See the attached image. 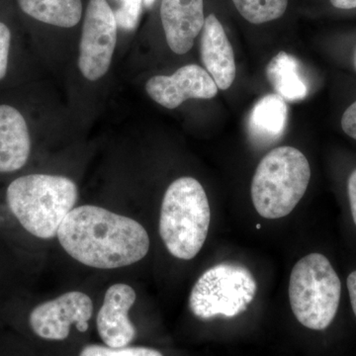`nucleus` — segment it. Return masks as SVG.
Segmentation results:
<instances>
[{
    "label": "nucleus",
    "mask_w": 356,
    "mask_h": 356,
    "mask_svg": "<svg viewBox=\"0 0 356 356\" xmlns=\"http://www.w3.org/2000/svg\"><path fill=\"white\" fill-rule=\"evenodd\" d=\"M57 236L70 257L95 268L131 266L149 250V235L139 222L98 206L74 208L60 224Z\"/></svg>",
    "instance_id": "obj_1"
},
{
    "label": "nucleus",
    "mask_w": 356,
    "mask_h": 356,
    "mask_svg": "<svg viewBox=\"0 0 356 356\" xmlns=\"http://www.w3.org/2000/svg\"><path fill=\"white\" fill-rule=\"evenodd\" d=\"M77 198L79 189L74 180L60 175H23L6 189L7 205L21 226L43 240L57 236Z\"/></svg>",
    "instance_id": "obj_2"
},
{
    "label": "nucleus",
    "mask_w": 356,
    "mask_h": 356,
    "mask_svg": "<svg viewBox=\"0 0 356 356\" xmlns=\"http://www.w3.org/2000/svg\"><path fill=\"white\" fill-rule=\"evenodd\" d=\"M211 222L207 194L195 178L175 180L161 203L159 235L170 254L191 261L203 248Z\"/></svg>",
    "instance_id": "obj_3"
},
{
    "label": "nucleus",
    "mask_w": 356,
    "mask_h": 356,
    "mask_svg": "<svg viewBox=\"0 0 356 356\" xmlns=\"http://www.w3.org/2000/svg\"><path fill=\"white\" fill-rule=\"evenodd\" d=\"M310 179L305 154L296 147H276L261 159L252 177L255 210L266 219L288 216L305 195Z\"/></svg>",
    "instance_id": "obj_4"
},
{
    "label": "nucleus",
    "mask_w": 356,
    "mask_h": 356,
    "mask_svg": "<svg viewBox=\"0 0 356 356\" xmlns=\"http://www.w3.org/2000/svg\"><path fill=\"white\" fill-rule=\"evenodd\" d=\"M341 282L324 254L314 252L300 259L291 271L289 300L300 324L313 331L330 327L339 311Z\"/></svg>",
    "instance_id": "obj_5"
},
{
    "label": "nucleus",
    "mask_w": 356,
    "mask_h": 356,
    "mask_svg": "<svg viewBox=\"0 0 356 356\" xmlns=\"http://www.w3.org/2000/svg\"><path fill=\"white\" fill-rule=\"evenodd\" d=\"M257 282L247 267L220 264L200 276L192 288L189 307L195 317L211 320L217 316L234 318L254 301Z\"/></svg>",
    "instance_id": "obj_6"
},
{
    "label": "nucleus",
    "mask_w": 356,
    "mask_h": 356,
    "mask_svg": "<svg viewBox=\"0 0 356 356\" xmlns=\"http://www.w3.org/2000/svg\"><path fill=\"white\" fill-rule=\"evenodd\" d=\"M117 32L116 17L107 0H90L84 17L77 64L84 79L96 81L108 72Z\"/></svg>",
    "instance_id": "obj_7"
},
{
    "label": "nucleus",
    "mask_w": 356,
    "mask_h": 356,
    "mask_svg": "<svg viewBox=\"0 0 356 356\" xmlns=\"http://www.w3.org/2000/svg\"><path fill=\"white\" fill-rule=\"evenodd\" d=\"M92 313L90 297L83 292H67L37 306L30 314L29 324L41 339L64 341L69 337L72 325H76L81 332L88 331Z\"/></svg>",
    "instance_id": "obj_8"
},
{
    "label": "nucleus",
    "mask_w": 356,
    "mask_h": 356,
    "mask_svg": "<svg viewBox=\"0 0 356 356\" xmlns=\"http://www.w3.org/2000/svg\"><path fill=\"white\" fill-rule=\"evenodd\" d=\"M216 83L207 70L191 64L172 76L151 77L146 83L147 95L166 109H175L188 99H211L218 95Z\"/></svg>",
    "instance_id": "obj_9"
},
{
    "label": "nucleus",
    "mask_w": 356,
    "mask_h": 356,
    "mask_svg": "<svg viewBox=\"0 0 356 356\" xmlns=\"http://www.w3.org/2000/svg\"><path fill=\"white\" fill-rule=\"evenodd\" d=\"M135 301V290L129 285L120 283L108 288L96 318L98 334L105 346L124 348L135 339L137 331L128 315Z\"/></svg>",
    "instance_id": "obj_10"
},
{
    "label": "nucleus",
    "mask_w": 356,
    "mask_h": 356,
    "mask_svg": "<svg viewBox=\"0 0 356 356\" xmlns=\"http://www.w3.org/2000/svg\"><path fill=\"white\" fill-rule=\"evenodd\" d=\"M161 18L166 42L173 53L184 55L202 31L205 15L203 0H163Z\"/></svg>",
    "instance_id": "obj_11"
},
{
    "label": "nucleus",
    "mask_w": 356,
    "mask_h": 356,
    "mask_svg": "<svg viewBox=\"0 0 356 356\" xmlns=\"http://www.w3.org/2000/svg\"><path fill=\"white\" fill-rule=\"evenodd\" d=\"M31 151V132L24 114L10 103H0V173L24 168Z\"/></svg>",
    "instance_id": "obj_12"
},
{
    "label": "nucleus",
    "mask_w": 356,
    "mask_h": 356,
    "mask_svg": "<svg viewBox=\"0 0 356 356\" xmlns=\"http://www.w3.org/2000/svg\"><path fill=\"white\" fill-rule=\"evenodd\" d=\"M201 35V60L218 88L227 90L236 79L235 54L224 28L214 14L205 18Z\"/></svg>",
    "instance_id": "obj_13"
},
{
    "label": "nucleus",
    "mask_w": 356,
    "mask_h": 356,
    "mask_svg": "<svg viewBox=\"0 0 356 356\" xmlns=\"http://www.w3.org/2000/svg\"><path fill=\"white\" fill-rule=\"evenodd\" d=\"M287 105L277 95H267L255 103L250 115L248 128L255 140L273 143L284 133Z\"/></svg>",
    "instance_id": "obj_14"
},
{
    "label": "nucleus",
    "mask_w": 356,
    "mask_h": 356,
    "mask_svg": "<svg viewBox=\"0 0 356 356\" xmlns=\"http://www.w3.org/2000/svg\"><path fill=\"white\" fill-rule=\"evenodd\" d=\"M266 74L277 95L287 102H300L308 95V86L301 76L298 60L286 51H280L271 58Z\"/></svg>",
    "instance_id": "obj_15"
},
{
    "label": "nucleus",
    "mask_w": 356,
    "mask_h": 356,
    "mask_svg": "<svg viewBox=\"0 0 356 356\" xmlns=\"http://www.w3.org/2000/svg\"><path fill=\"white\" fill-rule=\"evenodd\" d=\"M32 19L62 28L74 27L83 16L81 0H16Z\"/></svg>",
    "instance_id": "obj_16"
},
{
    "label": "nucleus",
    "mask_w": 356,
    "mask_h": 356,
    "mask_svg": "<svg viewBox=\"0 0 356 356\" xmlns=\"http://www.w3.org/2000/svg\"><path fill=\"white\" fill-rule=\"evenodd\" d=\"M241 15L252 24L278 19L286 11L288 0H233Z\"/></svg>",
    "instance_id": "obj_17"
},
{
    "label": "nucleus",
    "mask_w": 356,
    "mask_h": 356,
    "mask_svg": "<svg viewBox=\"0 0 356 356\" xmlns=\"http://www.w3.org/2000/svg\"><path fill=\"white\" fill-rule=\"evenodd\" d=\"M79 356H163L154 348L145 346H124L110 348L100 344H89L84 346Z\"/></svg>",
    "instance_id": "obj_18"
},
{
    "label": "nucleus",
    "mask_w": 356,
    "mask_h": 356,
    "mask_svg": "<svg viewBox=\"0 0 356 356\" xmlns=\"http://www.w3.org/2000/svg\"><path fill=\"white\" fill-rule=\"evenodd\" d=\"M119 7L114 11L117 24L122 29L132 31L139 23L143 0H117Z\"/></svg>",
    "instance_id": "obj_19"
},
{
    "label": "nucleus",
    "mask_w": 356,
    "mask_h": 356,
    "mask_svg": "<svg viewBox=\"0 0 356 356\" xmlns=\"http://www.w3.org/2000/svg\"><path fill=\"white\" fill-rule=\"evenodd\" d=\"M13 44V30L6 22L0 21V83L8 74Z\"/></svg>",
    "instance_id": "obj_20"
},
{
    "label": "nucleus",
    "mask_w": 356,
    "mask_h": 356,
    "mask_svg": "<svg viewBox=\"0 0 356 356\" xmlns=\"http://www.w3.org/2000/svg\"><path fill=\"white\" fill-rule=\"evenodd\" d=\"M341 128L346 135L356 140V102L344 111L341 117Z\"/></svg>",
    "instance_id": "obj_21"
},
{
    "label": "nucleus",
    "mask_w": 356,
    "mask_h": 356,
    "mask_svg": "<svg viewBox=\"0 0 356 356\" xmlns=\"http://www.w3.org/2000/svg\"><path fill=\"white\" fill-rule=\"evenodd\" d=\"M348 200H350L351 216L356 227V168L351 172L348 181Z\"/></svg>",
    "instance_id": "obj_22"
},
{
    "label": "nucleus",
    "mask_w": 356,
    "mask_h": 356,
    "mask_svg": "<svg viewBox=\"0 0 356 356\" xmlns=\"http://www.w3.org/2000/svg\"><path fill=\"white\" fill-rule=\"evenodd\" d=\"M346 286H348V295H350L351 308H353V314L356 317V270L353 271L348 275Z\"/></svg>",
    "instance_id": "obj_23"
},
{
    "label": "nucleus",
    "mask_w": 356,
    "mask_h": 356,
    "mask_svg": "<svg viewBox=\"0 0 356 356\" xmlns=\"http://www.w3.org/2000/svg\"><path fill=\"white\" fill-rule=\"evenodd\" d=\"M331 3L339 9L356 8V0H331Z\"/></svg>",
    "instance_id": "obj_24"
},
{
    "label": "nucleus",
    "mask_w": 356,
    "mask_h": 356,
    "mask_svg": "<svg viewBox=\"0 0 356 356\" xmlns=\"http://www.w3.org/2000/svg\"><path fill=\"white\" fill-rule=\"evenodd\" d=\"M144 1L145 6L147 7H151L153 6L154 2L156 1V0H143Z\"/></svg>",
    "instance_id": "obj_25"
},
{
    "label": "nucleus",
    "mask_w": 356,
    "mask_h": 356,
    "mask_svg": "<svg viewBox=\"0 0 356 356\" xmlns=\"http://www.w3.org/2000/svg\"><path fill=\"white\" fill-rule=\"evenodd\" d=\"M355 67L356 69V50H355Z\"/></svg>",
    "instance_id": "obj_26"
},
{
    "label": "nucleus",
    "mask_w": 356,
    "mask_h": 356,
    "mask_svg": "<svg viewBox=\"0 0 356 356\" xmlns=\"http://www.w3.org/2000/svg\"><path fill=\"white\" fill-rule=\"evenodd\" d=\"M257 229L261 228V225H259H259H257Z\"/></svg>",
    "instance_id": "obj_27"
}]
</instances>
